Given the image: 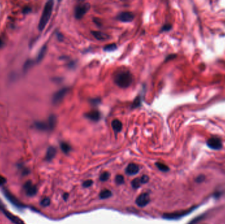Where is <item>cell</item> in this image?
<instances>
[{"instance_id": "6da1fadb", "label": "cell", "mask_w": 225, "mask_h": 224, "mask_svg": "<svg viewBox=\"0 0 225 224\" xmlns=\"http://www.w3.org/2000/svg\"><path fill=\"white\" fill-rule=\"evenodd\" d=\"M115 83L121 88L129 87L133 82V76L130 71L123 69L118 71L114 76Z\"/></svg>"}, {"instance_id": "7a4b0ae2", "label": "cell", "mask_w": 225, "mask_h": 224, "mask_svg": "<svg viewBox=\"0 0 225 224\" xmlns=\"http://www.w3.org/2000/svg\"><path fill=\"white\" fill-rule=\"evenodd\" d=\"M53 7V1H48L44 6V8L42 12L41 18L40 19V22L38 24V29L40 31H42L45 28V26L48 24V22L50 20L52 11Z\"/></svg>"}, {"instance_id": "3957f363", "label": "cell", "mask_w": 225, "mask_h": 224, "mask_svg": "<svg viewBox=\"0 0 225 224\" xmlns=\"http://www.w3.org/2000/svg\"><path fill=\"white\" fill-rule=\"evenodd\" d=\"M194 209H195V207H193V208L188 209V210H179V211L171 212V213H165L164 214L163 216V218L167 220L180 219L182 218V217L186 216V215L189 214H190Z\"/></svg>"}, {"instance_id": "277c9868", "label": "cell", "mask_w": 225, "mask_h": 224, "mask_svg": "<svg viewBox=\"0 0 225 224\" xmlns=\"http://www.w3.org/2000/svg\"><path fill=\"white\" fill-rule=\"evenodd\" d=\"M0 210H1V211L4 214V215L6 217H7V218L9 220H11V221L13 223H15V224H25L24 222L22 221L21 219L19 218L18 216L13 214L11 212L8 211V210L5 208L4 205L2 203L1 200H0Z\"/></svg>"}, {"instance_id": "5b68a950", "label": "cell", "mask_w": 225, "mask_h": 224, "mask_svg": "<svg viewBox=\"0 0 225 224\" xmlns=\"http://www.w3.org/2000/svg\"><path fill=\"white\" fill-rule=\"evenodd\" d=\"M3 192H4V195L6 197V199L16 207H17V208H23L25 206L21 201H19V200L17 197L13 195V194L7 189H3Z\"/></svg>"}, {"instance_id": "8992f818", "label": "cell", "mask_w": 225, "mask_h": 224, "mask_svg": "<svg viewBox=\"0 0 225 224\" xmlns=\"http://www.w3.org/2000/svg\"><path fill=\"white\" fill-rule=\"evenodd\" d=\"M90 4L88 3H83V4L78 5L75 8V17L77 19H80L81 18H82L83 16L88 11V10L90 9Z\"/></svg>"}, {"instance_id": "52a82bcc", "label": "cell", "mask_w": 225, "mask_h": 224, "mask_svg": "<svg viewBox=\"0 0 225 224\" xmlns=\"http://www.w3.org/2000/svg\"><path fill=\"white\" fill-rule=\"evenodd\" d=\"M23 189L26 195L28 197H33L36 195L38 191L36 186L34 185L31 181H28L24 184Z\"/></svg>"}, {"instance_id": "ba28073f", "label": "cell", "mask_w": 225, "mask_h": 224, "mask_svg": "<svg viewBox=\"0 0 225 224\" xmlns=\"http://www.w3.org/2000/svg\"><path fill=\"white\" fill-rule=\"evenodd\" d=\"M207 146L211 149L220 150L223 147V143L221 139L217 137H211L207 141Z\"/></svg>"}, {"instance_id": "9c48e42d", "label": "cell", "mask_w": 225, "mask_h": 224, "mask_svg": "<svg viewBox=\"0 0 225 224\" xmlns=\"http://www.w3.org/2000/svg\"><path fill=\"white\" fill-rule=\"evenodd\" d=\"M68 91V89L65 88L56 92V93L53 95V98H52V102H53V103L54 105H57L59 103H60L65 97V95L67 93Z\"/></svg>"}, {"instance_id": "30bf717a", "label": "cell", "mask_w": 225, "mask_h": 224, "mask_svg": "<svg viewBox=\"0 0 225 224\" xmlns=\"http://www.w3.org/2000/svg\"><path fill=\"white\" fill-rule=\"evenodd\" d=\"M150 201L149 196L148 193H142L136 200V205L140 207H144L148 205Z\"/></svg>"}, {"instance_id": "8fae6325", "label": "cell", "mask_w": 225, "mask_h": 224, "mask_svg": "<svg viewBox=\"0 0 225 224\" xmlns=\"http://www.w3.org/2000/svg\"><path fill=\"white\" fill-rule=\"evenodd\" d=\"M134 18V15L132 13L128 11H125L120 13V14L117 16L119 21L124 22H131Z\"/></svg>"}, {"instance_id": "7c38bea8", "label": "cell", "mask_w": 225, "mask_h": 224, "mask_svg": "<svg viewBox=\"0 0 225 224\" xmlns=\"http://www.w3.org/2000/svg\"><path fill=\"white\" fill-rule=\"evenodd\" d=\"M139 170H140V168L137 165V164H134V163L129 164L126 168V170H125L126 173L130 176L136 175V174H138L139 172Z\"/></svg>"}, {"instance_id": "4fadbf2b", "label": "cell", "mask_w": 225, "mask_h": 224, "mask_svg": "<svg viewBox=\"0 0 225 224\" xmlns=\"http://www.w3.org/2000/svg\"><path fill=\"white\" fill-rule=\"evenodd\" d=\"M85 116L90 119V120L97 122L101 118V114L99 111H90L89 113L85 114Z\"/></svg>"}, {"instance_id": "5bb4252c", "label": "cell", "mask_w": 225, "mask_h": 224, "mask_svg": "<svg viewBox=\"0 0 225 224\" xmlns=\"http://www.w3.org/2000/svg\"><path fill=\"white\" fill-rule=\"evenodd\" d=\"M34 126L36 129L40 131H51V128L48 122H36L34 124Z\"/></svg>"}, {"instance_id": "9a60e30c", "label": "cell", "mask_w": 225, "mask_h": 224, "mask_svg": "<svg viewBox=\"0 0 225 224\" xmlns=\"http://www.w3.org/2000/svg\"><path fill=\"white\" fill-rule=\"evenodd\" d=\"M57 151L56 149L53 147H50L48 149L46 155H45V160L47 161H51L52 159H54V157L56 155Z\"/></svg>"}, {"instance_id": "2e32d148", "label": "cell", "mask_w": 225, "mask_h": 224, "mask_svg": "<svg viewBox=\"0 0 225 224\" xmlns=\"http://www.w3.org/2000/svg\"><path fill=\"white\" fill-rule=\"evenodd\" d=\"M111 126L113 130L115 131V132H120V131L122 130L123 124L119 120H114L112 122Z\"/></svg>"}, {"instance_id": "e0dca14e", "label": "cell", "mask_w": 225, "mask_h": 224, "mask_svg": "<svg viewBox=\"0 0 225 224\" xmlns=\"http://www.w3.org/2000/svg\"><path fill=\"white\" fill-rule=\"evenodd\" d=\"M92 35L98 40H104L108 38V35L106 34L105 33H103L99 31H92Z\"/></svg>"}, {"instance_id": "ac0fdd59", "label": "cell", "mask_w": 225, "mask_h": 224, "mask_svg": "<svg viewBox=\"0 0 225 224\" xmlns=\"http://www.w3.org/2000/svg\"><path fill=\"white\" fill-rule=\"evenodd\" d=\"M112 193L110 190L108 189H103L100 193V197L101 199H106L111 197Z\"/></svg>"}, {"instance_id": "d6986e66", "label": "cell", "mask_w": 225, "mask_h": 224, "mask_svg": "<svg viewBox=\"0 0 225 224\" xmlns=\"http://www.w3.org/2000/svg\"><path fill=\"white\" fill-rule=\"evenodd\" d=\"M46 50H47V47H46V45H44L43 46V47H42L41 50L40 51V53H38V57L36 58V61L37 62H40L42 59H43V58L44 57V55L45 54V53H46Z\"/></svg>"}, {"instance_id": "ffe728a7", "label": "cell", "mask_w": 225, "mask_h": 224, "mask_svg": "<svg viewBox=\"0 0 225 224\" xmlns=\"http://www.w3.org/2000/svg\"><path fill=\"white\" fill-rule=\"evenodd\" d=\"M60 146H61V149L62 151H63L64 153L67 154V153H69L71 150V147L69 145V144H68L66 142L61 143Z\"/></svg>"}, {"instance_id": "44dd1931", "label": "cell", "mask_w": 225, "mask_h": 224, "mask_svg": "<svg viewBox=\"0 0 225 224\" xmlns=\"http://www.w3.org/2000/svg\"><path fill=\"white\" fill-rule=\"evenodd\" d=\"M56 116L55 115H51L49 118L48 119V123L50 124V126L51 128V130H53L54 129V128L55 126V124H56Z\"/></svg>"}, {"instance_id": "7402d4cb", "label": "cell", "mask_w": 225, "mask_h": 224, "mask_svg": "<svg viewBox=\"0 0 225 224\" xmlns=\"http://www.w3.org/2000/svg\"><path fill=\"white\" fill-rule=\"evenodd\" d=\"M155 166L157 168L161 170V172H167L169 170V168L166 165V164L161 163V162H156L155 163Z\"/></svg>"}, {"instance_id": "603a6c76", "label": "cell", "mask_w": 225, "mask_h": 224, "mask_svg": "<svg viewBox=\"0 0 225 224\" xmlns=\"http://www.w3.org/2000/svg\"><path fill=\"white\" fill-rule=\"evenodd\" d=\"M142 185V182L140 181V178H135L132 180V186L134 189H138Z\"/></svg>"}, {"instance_id": "cb8c5ba5", "label": "cell", "mask_w": 225, "mask_h": 224, "mask_svg": "<svg viewBox=\"0 0 225 224\" xmlns=\"http://www.w3.org/2000/svg\"><path fill=\"white\" fill-rule=\"evenodd\" d=\"M117 49V45L115 44H111L105 45L104 47V51H113Z\"/></svg>"}, {"instance_id": "d4e9b609", "label": "cell", "mask_w": 225, "mask_h": 224, "mask_svg": "<svg viewBox=\"0 0 225 224\" xmlns=\"http://www.w3.org/2000/svg\"><path fill=\"white\" fill-rule=\"evenodd\" d=\"M110 177V174L108 172H104L100 175V179L102 182H105V181L108 180Z\"/></svg>"}, {"instance_id": "484cf974", "label": "cell", "mask_w": 225, "mask_h": 224, "mask_svg": "<svg viewBox=\"0 0 225 224\" xmlns=\"http://www.w3.org/2000/svg\"><path fill=\"white\" fill-rule=\"evenodd\" d=\"M115 182L119 185H121L125 182V177L122 175H117L115 177Z\"/></svg>"}, {"instance_id": "4316f807", "label": "cell", "mask_w": 225, "mask_h": 224, "mask_svg": "<svg viewBox=\"0 0 225 224\" xmlns=\"http://www.w3.org/2000/svg\"><path fill=\"white\" fill-rule=\"evenodd\" d=\"M40 204H41V205L44 207L48 206L50 205V199L49 198H47V197L46 198H44L41 200Z\"/></svg>"}, {"instance_id": "83f0119b", "label": "cell", "mask_w": 225, "mask_h": 224, "mask_svg": "<svg viewBox=\"0 0 225 224\" xmlns=\"http://www.w3.org/2000/svg\"><path fill=\"white\" fill-rule=\"evenodd\" d=\"M140 102H141V99H140V96L137 97L135 99L134 102V103L132 105V108H134L139 107L140 105Z\"/></svg>"}, {"instance_id": "f1b7e54d", "label": "cell", "mask_w": 225, "mask_h": 224, "mask_svg": "<svg viewBox=\"0 0 225 224\" xmlns=\"http://www.w3.org/2000/svg\"><path fill=\"white\" fill-rule=\"evenodd\" d=\"M32 64H33V61H31V60L27 61V62H25V64L24 65V70L27 71L29 68L31 67V66L32 65Z\"/></svg>"}, {"instance_id": "f546056e", "label": "cell", "mask_w": 225, "mask_h": 224, "mask_svg": "<svg viewBox=\"0 0 225 224\" xmlns=\"http://www.w3.org/2000/svg\"><path fill=\"white\" fill-rule=\"evenodd\" d=\"M93 184V181L92 179H88L84 181L82 183V186L84 187H89Z\"/></svg>"}, {"instance_id": "4dcf8cb0", "label": "cell", "mask_w": 225, "mask_h": 224, "mask_svg": "<svg viewBox=\"0 0 225 224\" xmlns=\"http://www.w3.org/2000/svg\"><path fill=\"white\" fill-rule=\"evenodd\" d=\"M140 181H141L142 184L148 183V182L149 181V177L146 175H143L140 177Z\"/></svg>"}, {"instance_id": "1f68e13d", "label": "cell", "mask_w": 225, "mask_h": 224, "mask_svg": "<svg viewBox=\"0 0 225 224\" xmlns=\"http://www.w3.org/2000/svg\"><path fill=\"white\" fill-rule=\"evenodd\" d=\"M6 182H7V179H6L5 177L2 176H0V187L4 185Z\"/></svg>"}, {"instance_id": "d6a6232c", "label": "cell", "mask_w": 225, "mask_h": 224, "mask_svg": "<svg viewBox=\"0 0 225 224\" xmlns=\"http://www.w3.org/2000/svg\"><path fill=\"white\" fill-rule=\"evenodd\" d=\"M171 29V25L169 24H167L164 25L163 26V28H162V30L163 31H169V30Z\"/></svg>"}, {"instance_id": "836d02e7", "label": "cell", "mask_w": 225, "mask_h": 224, "mask_svg": "<svg viewBox=\"0 0 225 224\" xmlns=\"http://www.w3.org/2000/svg\"><path fill=\"white\" fill-rule=\"evenodd\" d=\"M30 11H31V8L28 6H26L25 7H24V9H22V12H23V13H25V14H27V13H30Z\"/></svg>"}, {"instance_id": "e575fe53", "label": "cell", "mask_w": 225, "mask_h": 224, "mask_svg": "<svg viewBox=\"0 0 225 224\" xmlns=\"http://www.w3.org/2000/svg\"><path fill=\"white\" fill-rule=\"evenodd\" d=\"M204 179H205V177L203 176H199L198 178L196 179V182H203Z\"/></svg>"}, {"instance_id": "d590c367", "label": "cell", "mask_w": 225, "mask_h": 224, "mask_svg": "<svg viewBox=\"0 0 225 224\" xmlns=\"http://www.w3.org/2000/svg\"><path fill=\"white\" fill-rule=\"evenodd\" d=\"M63 199L64 200H67L68 199V193H65L64 195H63Z\"/></svg>"}, {"instance_id": "8d00e7d4", "label": "cell", "mask_w": 225, "mask_h": 224, "mask_svg": "<svg viewBox=\"0 0 225 224\" xmlns=\"http://www.w3.org/2000/svg\"><path fill=\"white\" fill-rule=\"evenodd\" d=\"M3 45H4V41H3V39L0 38V47H2Z\"/></svg>"}]
</instances>
